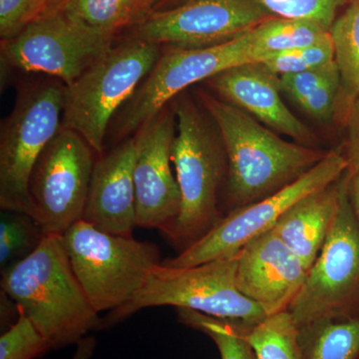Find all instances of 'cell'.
<instances>
[{
	"label": "cell",
	"instance_id": "ffe728a7",
	"mask_svg": "<svg viewBox=\"0 0 359 359\" xmlns=\"http://www.w3.org/2000/svg\"><path fill=\"white\" fill-rule=\"evenodd\" d=\"M252 47L257 62L276 54L304 48L330 39V30L306 20L271 18L252 30Z\"/></svg>",
	"mask_w": 359,
	"mask_h": 359
},
{
	"label": "cell",
	"instance_id": "7402d4cb",
	"mask_svg": "<svg viewBox=\"0 0 359 359\" xmlns=\"http://www.w3.org/2000/svg\"><path fill=\"white\" fill-rule=\"evenodd\" d=\"M299 341L302 359H358L359 318L301 328Z\"/></svg>",
	"mask_w": 359,
	"mask_h": 359
},
{
	"label": "cell",
	"instance_id": "e575fe53",
	"mask_svg": "<svg viewBox=\"0 0 359 359\" xmlns=\"http://www.w3.org/2000/svg\"><path fill=\"white\" fill-rule=\"evenodd\" d=\"M358 359H359V358H358Z\"/></svg>",
	"mask_w": 359,
	"mask_h": 359
},
{
	"label": "cell",
	"instance_id": "9a60e30c",
	"mask_svg": "<svg viewBox=\"0 0 359 359\" xmlns=\"http://www.w3.org/2000/svg\"><path fill=\"white\" fill-rule=\"evenodd\" d=\"M308 271L271 230L252 238L238 252L236 282L241 294L275 313L287 309Z\"/></svg>",
	"mask_w": 359,
	"mask_h": 359
},
{
	"label": "cell",
	"instance_id": "f1b7e54d",
	"mask_svg": "<svg viewBox=\"0 0 359 359\" xmlns=\"http://www.w3.org/2000/svg\"><path fill=\"white\" fill-rule=\"evenodd\" d=\"M47 15L45 0H0V37L13 39L42 16Z\"/></svg>",
	"mask_w": 359,
	"mask_h": 359
},
{
	"label": "cell",
	"instance_id": "f546056e",
	"mask_svg": "<svg viewBox=\"0 0 359 359\" xmlns=\"http://www.w3.org/2000/svg\"><path fill=\"white\" fill-rule=\"evenodd\" d=\"M346 156L348 171L359 170V95L354 100L346 115Z\"/></svg>",
	"mask_w": 359,
	"mask_h": 359
},
{
	"label": "cell",
	"instance_id": "3957f363",
	"mask_svg": "<svg viewBox=\"0 0 359 359\" xmlns=\"http://www.w3.org/2000/svg\"><path fill=\"white\" fill-rule=\"evenodd\" d=\"M176 133L171 149L172 164L181 193L178 218L165 233L180 252L204 237L218 224L219 191L226 179L228 163L221 136L197 106L186 98L172 100Z\"/></svg>",
	"mask_w": 359,
	"mask_h": 359
},
{
	"label": "cell",
	"instance_id": "603a6c76",
	"mask_svg": "<svg viewBox=\"0 0 359 359\" xmlns=\"http://www.w3.org/2000/svg\"><path fill=\"white\" fill-rule=\"evenodd\" d=\"M177 309L180 323L208 335L216 344L221 359H257L248 339L249 325L242 321L214 318L190 309Z\"/></svg>",
	"mask_w": 359,
	"mask_h": 359
},
{
	"label": "cell",
	"instance_id": "d6986e66",
	"mask_svg": "<svg viewBox=\"0 0 359 359\" xmlns=\"http://www.w3.org/2000/svg\"><path fill=\"white\" fill-rule=\"evenodd\" d=\"M158 0H68L66 15L93 32L114 39L154 13Z\"/></svg>",
	"mask_w": 359,
	"mask_h": 359
},
{
	"label": "cell",
	"instance_id": "83f0119b",
	"mask_svg": "<svg viewBox=\"0 0 359 359\" xmlns=\"http://www.w3.org/2000/svg\"><path fill=\"white\" fill-rule=\"evenodd\" d=\"M334 61V46L330 37L320 43L276 54L262 63L276 76L280 77L316 69Z\"/></svg>",
	"mask_w": 359,
	"mask_h": 359
},
{
	"label": "cell",
	"instance_id": "8992f818",
	"mask_svg": "<svg viewBox=\"0 0 359 359\" xmlns=\"http://www.w3.org/2000/svg\"><path fill=\"white\" fill-rule=\"evenodd\" d=\"M160 45L130 39L112 49L66 86L63 128L73 130L103 155L108 127L159 59Z\"/></svg>",
	"mask_w": 359,
	"mask_h": 359
},
{
	"label": "cell",
	"instance_id": "52a82bcc",
	"mask_svg": "<svg viewBox=\"0 0 359 359\" xmlns=\"http://www.w3.org/2000/svg\"><path fill=\"white\" fill-rule=\"evenodd\" d=\"M347 171L340 178L332 228L287 311L299 330L323 321L359 318V226L349 199Z\"/></svg>",
	"mask_w": 359,
	"mask_h": 359
},
{
	"label": "cell",
	"instance_id": "2e32d148",
	"mask_svg": "<svg viewBox=\"0 0 359 359\" xmlns=\"http://www.w3.org/2000/svg\"><path fill=\"white\" fill-rule=\"evenodd\" d=\"M135 137L101 155L92 173L82 219L98 230L132 237L137 226Z\"/></svg>",
	"mask_w": 359,
	"mask_h": 359
},
{
	"label": "cell",
	"instance_id": "277c9868",
	"mask_svg": "<svg viewBox=\"0 0 359 359\" xmlns=\"http://www.w3.org/2000/svg\"><path fill=\"white\" fill-rule=\"evenodd\" d=\"M62 241L78 282L98 313L133 301L161 264L157 245L105 233L83 219L70 226Z\"/></svg>",
	"mask_w": 359,
	"mask_h": 359
},
{
	"label": "cell",
	"instance_id": "ac0fdd59",
	"mask_svg": "<svg viewBox=\"0 0 359 359\" xmlns=\"http://www.w3.org/2000/svg\"><path fill=\"white\" fill-rule=\"evenodd\" d=\"M339 193L340 179L295 203L273 228L308 271L325 244L339 207Z\"/></svg>",
	"mask_w": 359,
	"mask_h": 359
},
{
	"label": "cell",
	"instance_id": "7c38bea8",
	"mask_svg": "<svg viewBox=\"0 0 359 359\" xmlns=\"http://www.w3.org/2000/svg\"><path fill=\"white\" fill-rule=\"evenodd\" d=\"M113 39L61 11L42 16L13 39L1 40V60L15 69L43 73L70 86L112 49Z\"/></svg>",
	"mask_w": 359,
	"mask_h": 359
},
{
	"label": "cell",
	"instance_id": "ba28073f",
	"mask_svg": "<svg viewBox=\"0 0 359 359\" xmlns=\"http://www.w3.org/2000/svg\"><path fill=\"white\" fill-rule=\"evenodd\" d=\"M66 85L48 80L20 90L0 133V208L32 216L30 176L40 155L62 128Z\"/></svg>",
	"mask_w": 359,
	"mask_h": 359
},
{
	"label": "cell",
	"instance_id": "1f68e13d",
	"mask_svg": "<svg viewBox=\"0 0 359 359\" xmlns=\"http://www.w3.org/2000/svg\"><path fill=\"white\" fill-rule=\"evenodd\" d=\"M95 339L92 337H84L77 344L76 353L72 359H90L95 349Z\"/></svg>",
	"mask_w": 359,
	"mask_h": 359
},
{
	"label": "cell",
	"instance_id": "6da1fadb",
	"mask_svg": "<svg viewBox=\"0 0 359 359\" xmlns=\"http://www.w3.org/2000/svg\"><path fill=\"white\" fill-rule=\"evenodd\" d=\"M226 156L229 212L266 199L301 178L327 153L283 140L245 111L202 94Z\"/></svg>",
	"mask_w": 359,
	"mask_h": 359
},
{
	"label": "cell",
	"instance_id": "d6a6232c",
	"mask_svg": "<svg viewBox=\"0 0 359 359\" xmlns=\"http://www.w3.org/2000/svg\"><path fill=\"white\" fill-rule=\"evenodd\" d=\"M47 7V15L63 11L68 0H45Z\"/></svg>",
	"mask_w": 359,
	"mask_h": 359
},
{
	"label": "cell",
	"instance_id": "836d02e7",
	"mask_svg": "<svg viewBox=\"0 0 359 359\" xmlns=\"http://www.w3.org/2000/svg\"><path fill=\"white\" fill-rule=\"evenodd\" d=\"M186 0H158L157 6H156L155 11H162V9L170 8L178 6Z\"/></svg>",
	"mask_w": 359,
	"mask_h": 359
},
{
	"label": "cell",
	"instance_id": "5bb4252c",
	"mask_svg": "<svg viewBox=\"0 0 359 359\" xmlns=\"http://www.w3.org/2000/svg\"><path fill=\"white\" fill-rule=\"evenodd\" d=\"M176 116L171 103L136 132L134 183L137 226L166 233L178 218L181 193L172 171Z\"/></svg>",
	"mask_w": 359,
	"mask_h": 359
},
{
	"label": "cell",
	"instance_id": "8fae6325",
	"mask_svg": "<svg viewBox=\"0 0 359 359\" xmlns=\"http://www.w3.org/2000/svg\"><path fill=\"white\" fill-rule=\"evenodd\" d=\"M89 144L61 128L40 155L30 176L32 217L45 235L63 236L82 219L96 161Z\"/></svg>",
	"mask_w": 359,
	"mask_h": 359
},
{
	"label": "cell",
	"instance_id": "7a4b0ae2",
	"mask_svg": "<svg viewBox=\"0 0 359 359\" xmlns=\"http://www.w3.org/2000/svg\"><path fill=\"white\" fill-rule=\"evenodd\" d=\"M1 292L50 349L77 344L102 323L73 271L62 236L45 235L32 254L2 271Z\"/></svg>",
	"mask_w": 359,
	"mask_h": 359
},
{
	"label": "cell",
	"instance_id": "cb8c5ba5",
	"mask_svg": "<svg viewBox=\"0 0 359 359\" xmlns=\"http://www.w3.org/2000/svg\"><path fill=\"white\" fill-rule=\"evenodd\" d=\"M257 359H302L299 328L287 309L276 311L248 332Z\"/></svg>",
	"mask_w": 359,
	"mask_h": 359
},
{
	"label": "cell",
	"instance_id": "d4e9b609",
	"mask_svg": "<svg viewBox=\"0 0 359 359\" xmlns=\"http://www.w3.org/2000/svg\"><path fill=\"white\" fill-rule=\"evenodd\" d=\"M45 233L39 224L25 212L4 211L0 221V266L6 271L32 254Z\"/></svg>",
	"mask_w": 359,
	"mask_h": 359
},
{
	"label": "cell",
	"instance_id": "4fadbf2b",
	"mask_svg": "<svg viewBox=\"0 0 359 359\" xmlns=\"http://www.w3.org/2000/svg\"><path fill=\"white\" fill-rule=\"evenodd\" d=\"M271 18L252 0H186L151 13L135 26L134 39L167 47L214 46Z\"/></svg>",
	"mask_w": 359,
	"mask_h": 359
},
{
	"label": "cell",
	"instance_id": "30bf717a",
	"mask_svg": "<svg viewBox=\"0 0 359 359\" xmlns=\"http://www.w3.org/2000/svg\"><path fill=\"white\" fill-rule=\"evenodd\" d=\"M347 171L348 162L344 153L327 152L318 164L294 183L266 199L226 212L204 237L163 264L173 268H188L235 256L252 238L273 230L278 219L295 203L334 183Z\"/></svg>",
	"mask_w": 359,
	"mask_h": 359
},
{
	"label": "cell",
	"instance_id": "4dcf8cb0",
	"mask_svg": "<svg viewBox=\"0 0 359 359\" xmlns=\"http://www.w3.org/2000/svg\"><path fill=\"white\" fill-rule=\"evenodd\" d=\"M349 175H351L348 187L349 199H351L354 216H355L359 226V170L349 172Z\"/></svg>",
	"mask_w": 359,
	"mask_h": 359
},
{
	"label": "cell",
	"instance_id": "4316f807",
	"mask_svg": "<svg viewBox=\"0 0 359 359\" xmlns=\"http://www.w3.org/2000/svg\"><path fill=\"white\" fill-rule=\"evenodd\" d=\"M18 311V320L0 337V359H34L51 351L32 321Z\"/></svg>",
	"mask_w": 359,
	"mask_h": 359
},
{
	"label": "cell",
	"instance_id": "9c48e42d",
	"mask_svg": "<svg viewBox=\"0 0 359 359\" xmlns=\"http://www.w3.org/2000/svg\"><path fill=\"white\" fill-rule=\"evenodd\" d=\"M252 62H257L252 30L214 46L167 47L134 95L117 113L114 127L117 138L125 140L138 131L188 87L235 66Z\"/></svg>",
	"mask_w": 359,
	"mask_h": 359
},
{
	"label": "cell",
	"instance_id": "44dd1931",
	"mask_svg": "<svg viewBox=\"0 0 359 359\" xmlns=\"http://www.w3.org/2000/svg\"><path fill=\"white\" fill-rule=\"evenodd\" d=\"M340 73L339 107L346 115L359 95V0H353L330 30Z\"/></svg>",
	"mask_w": 359,
	"mask_h": 359
},
{
	"label": "cell",
	"instance_id": "e0dca14e",
	"mask_svg": "<svg viewBox=\"0 0 359 359\" xmlns=\"http://www.w3.org/2000/svg\"><path fill=\"white\" fill-rule=\"evenodd\" d=\"M207 82L224 101L249 113L273 131L287 135L308 147L316 140L308 126L283 102L280 78L263 63L235 66Z\"/></svg>",
	"mask_w": 359,
	"mask_h": 359
},
{
	"label": "cell",
	"instance_id": "484cf974",
	"mask_svg": "<svg viewBox=\"0 0 359 359\" xmlns=\"http://www.w3.org/2000/svg\"><path fill=\"white\" fill-rule=\"evenodd\" d=\"M276 18L306 20L330 30L346 0H252Z\"/></svg>",
	"mask_w": 359,
	"mask_h": 359
},
{
	"label": "cell",
	"instance_id": "5b68a950",
	"mask_svg": "<svg viewBox=\"0 0 359 359\" xmlns=\"http://www.w3.org/2000/svg\"><path fill=\"white\" fill-rule=\"evenodd\" d=\"M237 266L238 254L188 268L157 264L133 301L111 311L105 325L143 309L170 306L255 327L273 313L241 294Z\"/></svg>",
	"mask_w": 359,
	"mask_h": 359
}]
</instances>
